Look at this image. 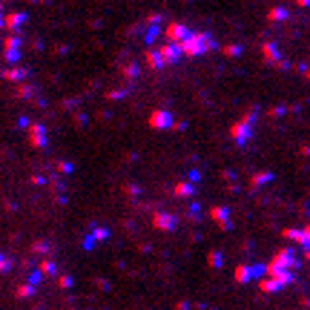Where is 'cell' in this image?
I'll use <instances>...</instances> for the list:
<instances>
[{
	"label": "cell",
	"instance_id": "obj_10",
	"mask_svg": "<svg viewBox=\"0 0 310 310\" xmlns=\"http://www.w3.org/2000/svg\"><path fill=\"white\" fill-rule=\"evenodd\" d=\"M210 215H212V221H221V227H230V210L227 207H212Z\"/></svg>",
	"mask_w": 310,
	"mask_h": 310
},
{
	"label": "cell",
	"instance_id": "obj_7",
	"mask_svg": "<svg viewBox=\"0 0 310 310\" xmlns=\"http://www.w3.org/2000/svg\"><path fill=\"white\" fill-rule=\"evenodd\" d=\"M29 141L37 149H46V130H43V124H32L29 127Z\"/></svg>",
	"mask_w": 310,
	"mask_h": 310
},
{
	"label": "cell",
	"instance_id": "obj_2",
	"mask_svg": "<svg viewBox=\"0 0 310 310\" xmlns=\"http://www.w3.org/2000/svg\"><path fill=\"white\" fill-rule=\"evenodd\" d=\"M296 281V273H273L270 278H261V290L264 293H276V290H281V287H287V284H293Z\"/></svg>",
	"mask_w": 310,
	"mask_h": 310
},
{
	"label": "cell",
	"instance_id": "obj_13",
	"mask_svg": "<svg viewBox=\"0 0 310 310\" xmlns=\"http://www.w3.org/2000/svg\"><path fill=\"white\" fill-rule=\"evenodd\" d=\"M305 259H310V247H305Z\"/></svg>",
	"mask_w": 310,
	"mask_h": 310
},
{
	"label": "cell",
	"instance_id": "obj_3",
	"mask_svg": "<svg viewBox=\"0 0 310 310\" xmlns=\"http://www.w3.org/2000/svg\"><path fill=\"white\" fill-rule=\"evenodd\" d=\"M149 127H152V130H172V112H167V109H152V112H149Z\"/></svg>",
	"mask_w": 310,
	"mask_h": 310
},
{
	"label": "cell",
	"instance_id": "obj_5",
	"mask_svg": "<svg viewBox=\"0 0 310 310\" xmlns=\"http://www.w3.org/2000/svg\"><path fill=\"white\" fill-rule=\"evenodd\" d=\"M284 239H290V241H296V244H302V247H310V224L302 227V230L287 227L284 230Z\"/></svg>",
	"mask_w": 310,
	"mask_h": 310
},
{
	"label": "cell",
	"instance_id": "obj_9",
	"mask_svg": "<svg viewBox=\"0 0 310 310\" xmlns=\"http://www.w3.org/2000/svg\"><path fill=\"white\" fill-rule=\"evenodd\" d=\"M152 224H155L158 230H175V224H178V221H175V215H167V212H158Z\"/></svg>",
	"mask_w": 310,
	"mask_h": 310
},
{
	"label": "cell",
	"instance_id": "obj_8",
	"mask_svg": "<svg viewBox=\"0 0 310 310\" xmlns=\"http://www.w3.org/2000/svg\"><path fill=\"white\" fill-rule=\"evenodd\" d=\"M259 270H264V273H267V264H256V267H239V270H236V281H250V278H253V273H259Z\"/></svg>",
	"mask_w": 310,
	"mask_h": 310
},
{
	"label": "cell",
	"instance_id": "obj_6",
	"mask_svg": "<svg viewBox=\"0 0 310 310\" xmlns=\"http://www.w3.org/2000/svg\"><path fill=\"white\" fill-rule=\"evenodd\" d=\"M250 127H253V115L244 118V121H239V124L233 127V141H236V144H244L247 138H250Z\"/></svg>",
	"mask_w": 310,
	"mask_h": 310
},
{
	"label": "cell",
	"instance_id": "obj_12",
	"mask_svg": "<svg viewBox=\"0 0 310 310\" xmlns=\"http://www.w3.org/2000/svg\"><path fill=\"white\" fill-rule=\"evenodd\" d=\"M40 273H55V261H43V264H40Z\"/></svg>",
	"mask_w": 310,
	"mask_h": 310
},
{
	"label": "cell",
	"instance_id": "obj_11",
	"mask_svg": "<svg viewBox=\"0 0 310 310\" xmlns=\"http://www.w3.org/2000/svg\"><path fill=\"white\" fill-rule=\"evenodd\" d=\"M172 193H175V198H190L196 193V184H175Z\"/></svg>",
	"mask_w": 310,
	"mask_h": 310
},
{
	"label": "cell",
	"instance_id": "obj_1",
	"mask_svg": "<svg viewBox=\"0 0 310 310\" xmlns=\"http://www.w3.org/2000/svg\"><path fill=\"white\" fill-rule=\"evenodd\" d=\"M296 267H299V259H296L293 250H278L276 256L267 261V276H273V273H296Z\"/></svg>",
	"mask_w": 310,
	"mask_h": 310
},
{
	"label": "cell",
	"instance_id": "obj_4",
	"mask_svg": "<svg viewBox=\"0 0 310 310\" xmlns=\"http://www.w3.org/2000/svg\"><path fill=\"white\" fill-rule=\"evenodd\" d=\"M181 49L187 52V55H201V52L212 49V40H198L196 34H193L190 40H184V46H181Z\"/></svg>",
	"mask_w": 310,
	"mask_h": 310
}]
</instances>
